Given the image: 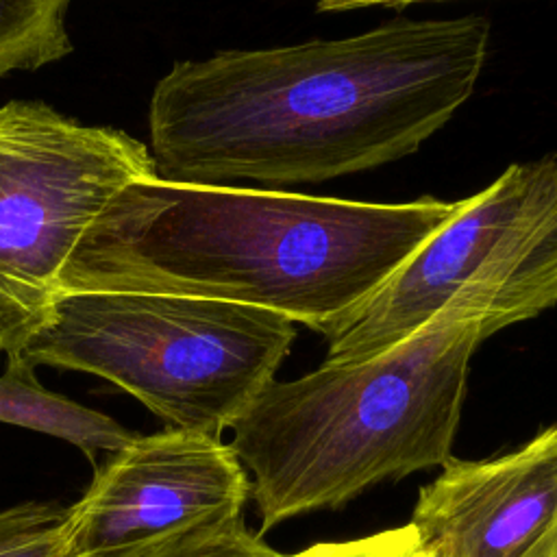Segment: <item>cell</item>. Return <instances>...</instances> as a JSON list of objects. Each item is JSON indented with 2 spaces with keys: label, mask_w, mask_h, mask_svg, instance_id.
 I'll return each instance as SVG.
<instances>
[{
  "label": "cell",
  "mask_w": 557,
  "mask_h": 557,
  "mask_svg": "<svg viewBox=\"0 0 557 557\" xmlns=\"http://www.w3.org/2000/svg\"><path fill=\"white\" fill-rule=\"evenodd\" d=\"M409 524L426 557H557V424L494 459H448Z\"/></svg>",
  "instance_id": "8"
},
{
  "label": "cell",
  "mask_w": 557,
  "mask_h": 557,
  "mask_svg": "<svg viewBox=\"0 0 557 557\" xmlns=\"http://www.w3.org/2000/svg\"><path fill=\"white\" fill-rule=\"evenodd\" d=\"M379 540H381V533L359 537V540H348V542H344L339 557H372V553L379 546Z\"/></svg>",
  "instance_id": "15"
},
{
  "label": "cell",
  "mask_w": 557,
  "mask_h": 557,
  "mask_svg": "<svg viewBox=\"0 0 557 557\" xmlns=\"http://www.w3.org/2000/svg\"><path fill=\"white\" fill-rule=\"evenodd\" d=\"M342 546L344 542H324L285 555L265 544L261 533L250 531L244 518H237L154 537L111 557H339Z\"/></svg>",
  "instance_id": "11"
},
{
  "label": "cell",
  "mask_w": 557,
  "mask_h": 557,
  "mask_svg": "<svg viewBox=\"0 0 557 557\" xmlns=\"http://www.w3.org/2000/svg\"><path fill=\"white\" fill-rule=\"evenodd\" d=\"M372 557H426L418 548L416 531L411 524L381 531V540Z\"/></svg>",
  "instance_id": "13"
},
{
  "label": "cell",
  "mask_w": 557,
  "mask_h": 557,
  "mask_svg": "<svg viewBox=\"0 0 557 557\" xmlns=\"http://www.w3.org/2000/svg\"><path fill=\"white\" fill-rule=\"evenodd\" d=\"M72 0H0V78L57 63L72 52Z\"/></svg>",
  "instance_id": "10"
},
{
  "label": "cell",
  "mask_w": 557,
  "mask_h": 557,
  "mask_svg": "<svg viewBox=\"0 0 557 557\" xmlns=\"http://www.w3.org/2000/svg\"><path fill=\"white\" fill-rule=\"evenodd\" d=\"M557 305V154L511 163L437 228L335 333L329 363L400 344L444 307L483 320L487 337Z\"/></svg>",
  "instance_id": "5"
},
{
  "label": "cell",
  "mask_w": 557,
  "mask_h": 557,
  "mask_svg": "<svg viewBox=\"0 0 557 557\" xmlns=\"http://www.w3.org/2000/svg\"><path fill=\"white\" fill-rule=\"evenodd\" d=\"M250 476L231 442L165 426L96 466L67 505L74 557H111L141 542L244 518Z\"/></svg>",
  "instance_id": "7"
},
{
  "label": "cell",
  "mask_w": 557,
  "mask_h": 557,
  "mask_svg": "<svg viewBox=\"0 0 557 557\" xmlns=\"http://www.w3.org/2000/svg\"><path fill=\"white\" fill-rule=\"evenodd\" d=\"M461 207L157 176L120 189L63 265L65 292H148L276 311L335 333Z\"/></svg>",
  "instance_id": "2"
},
{
  "label": "cell",
  "mask_w": 557,
  "mask_h": 557,
  "mask_svg": "<svg viewBox=\"0 0 557 557\" xmlns=\"http://www.w3.org/2000/svg\"><path fill=\"white\" fill-rule=\"evenodd\" d=\"M318 11H352V9H366V7H407L413 2H426V0H313Z\"/></svg>",
  "instance_id": "14"
},
{
  "label": "cell",
  "mask_w": 557,
  "mask_h": 557,
  "mask_svg": "<svg viewBox=\"0 0 557 557\" xmlns=\"http://www.w3.org/2000/svg\"><path fill=\"white\" fill-rule=\"evenodd\" d=\"M35 368L22 352L7 355L0 374V422L70 442L94 463L98 453L111 455L135 437L115 418L44 387Z\"/></svg>",
  "instance_id": "9"
},
{
  "label": "cell",
  "mask_w": 557,
  "mask_h": 557,
  "mask_svg": "<svg viewBox=\"0 0 557 557\" xmlns=\"http://www.w3.org/2000/svg\"><path fill=\"white\" fill-rule=\"evenodd\" d=\"M289 318L239 302L65 292L20 350L35 366L96 374L168 426L220 435L276 381L296 339Z\"/></svg>",
  "instance_id": "4"
},
{
  "label": "cell",
  "mask_w": 557,
  "mask_h": 557,
  "mask_svg": "<svg viewBox=\"0 0 557 557\" xmlns=\"http://www.w3.org/2000/svg\"><path fill=\"white\" fill-rule=\"evenodd\" d=\"M487 50L483 15L396 17L352 37L178 61L148 104L157 172L274 189L398 161L468 102Z\"/></svg>",
  "instance_id": "1"
},
{
  "label": "cell",
  "mask_w": 557,
  "mask_h": 557,
  "mask_svg": "<svg viewBox=\"0 0 557 557\" xmlns=\"http://www.w3.org/2000/svg\"><path fill=\"white\" fill-rule=\"evenodd\" d=\"M0 557H74L67 507L24 500L0 509Z\"/></svg>",
  "instance_id": "12"
},
{
  "label": "cell",
  "mask_w": 557,
  "mask_h": 557,
  "mask_svg": "<svg viewBox=\"0 0 557 557\" xmlns=\"http://www.w3.org/2000/svg\"><path fill=\"white\" fill-rule=\"evenodd\" d=\"M150 148L41 100L0 107V352H20L52 318L63 265L126 185L157 176Z\"/></svg>",
  "instance_id": "6"
},
{
  "label": "cell",
  "mask_w": 557,
  "mask_h": 557,
  "mask_svg": "<svg viewBox=\"0 0 557 557\" xmlns=\"http://www.w3.org/2000/svg\"><path fill=\"white\" fill-rule=\"evenodd\" d=\"M483 339L476 313L444 307L385 352L272 381L231 426L259 533L448 461Z\"/></svg>",
  "instance_id": "3"
}]
</instances>
